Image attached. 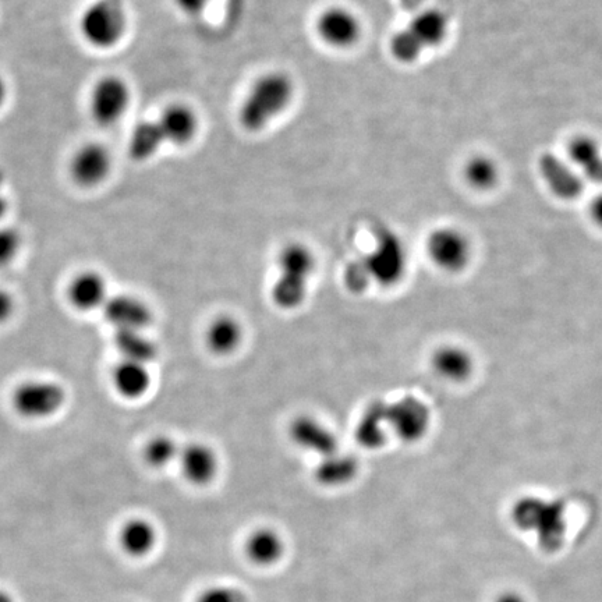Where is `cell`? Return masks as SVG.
Returning <instances> with one entry per match:
<instances>
[{"label":"cell","instance_id":"cell-28","mask_svg":"<svg viewBox=\"0 0 602 602\" xmlns=\"http://www.w3.org/2000/svg\"><path fill=\"white\" fill-rule=\"evenodd\" d=\"M115 346L122 360L150 364L158 354V347L144 331H115Z\"/></svg>","mask_w":602,"mask_h":602},{"label":"cell","instance_id":"cell-11","mask_svg":"<svg viewBox=\"0 0 602 602\" xmlns=\"http://www.w3.org/2000/svg\"><path fill=\"white\" fill-rule=\"evenodd\" d=\"M315 31L325 45L335 49H349L360 41L363 26L352 10L331 6L318 14Z\"/></svg>","mask_w":602,"mask_h":602},{"label":"cell","instance_id":"cell-18","mask_svg":"<svg viewBox=\"0 0 602 602\" xmlns=\"http://www.w3.org/2000/svg\"><path fill=\"white\" fill-rule=\"evenodd\" d=\"M431 367L438 377L449 382H463L472 377L474 359L472 353L459 345L438 347L431 356Z\"/></svg>","mask_w":602,"mask_h":602},{"label":"cell","instance_id":"cell-38","mask_svg":"<svg viewBox=\"0 0 602 602\" xmlns=\"http://www.w3.org/2000/svg\"><path fill=\"white\" fill-rule=\"evenodd\" d=\"M497 602H527L522 596L516 593H506L498 598Z\"/></svg>","mask_w":602,"mask_h":602},{"label":"cell","instance_id":"cell-27","mask_svg":"<svg viewBox=\"0 0 602 602\" xmlns=\"http://www.w3.org/2000/svg\"><path fill=\"white\" fill-rule=\"evenodd\" d=\"M164 141L159 136L155 119L138 123L129 138V157L134 162H147L161 151Z\"/></svg>","mask_w":602,"mask_h":602},{"label":"cell","instance_id":"cell-9","mask_svg":"<svg viewBox=\"0 0 602 602\" xmlns=\"http://www.w3.org/2000/svg\"><path fill=\"white\" fill-rule=\"evenodd\" d=\"M427 253L435 267L449 274L463 271L472 260V243L462 230L444 226L432 230Z\"/></svg>","mask_w":602,"mask_h":602},{"label":"cell","instance_id":"cell-24","mask_svg":"<svg viewBox=\"0 0 602 602\" xmlns=\"http://www.w3.org/2000/svg\"><path fill=\"white\" fill-rule=\"evenodd\" d=\"M120 545L131 557H147L157 545V529L148 520L136 517L122 526L119 534Z\"/></svg>","mask_w":602,"mask_h":602},{"label":"cell","instance_id":"cell-19","mask_svg":"<svg viewBox=\"0 0 602 602\" xmlns=\"http://www.w3.org/2000/svg\"><path fill=\"white\" fill-rule=\"evenodd\" d=\"M67 296L73 307L80 311H92L105 306L109 299L108 285L104 276L95 271L80 272L70 282Z\"/></svg>","mask_w":602,"mask_h":602},{"label":"cell","instance_id":"cell-7","mask_svg":"<svg viewBox=\"0 0 602 602\" xmlns=\"http://www.w3.org/2000/svg\"><path fill=\"white\" fill-rule=\"evenodd\" d=\"M12 403L14 410L24 419H49L65 406L66 391L55 381H27L14 389Z\"/></svg>","mask_w":602,"mask_h":602},{"label":"cell","instance_id":"cell-26","mask_svg":"<svg viewBox=\"0 0 602 602\" xmlns=\"http://www.w3.org/2000/svg\"><path fill=\"white\" fill-rule=\"evenodd\" d=\"M568 157L590 180L602 183V150L596 138H573L568 147Z\"/></svg>","mask_w":602,"mask_h":602},{"label":"cell","instance_id":"cell-34","mask_svg":"<svg viewBox=\"0 0 602 602\" xmlns=\"http://www.w3.org/2000/svg\"><path fill=\"white\" fill-rule=\"evenodd\" d=\"M14 313V300L9 292L0 289V325L5 324L12 318Z\"/></svg>","mask_w":602,"mask_h":602},{"label":"cell","instance_id":"cell-30","mask_svg":"<svg viewBox=\"0 0 602 602\" xmlns=\"http://www.w3.org/2000/svg\"><path fill=\"white\" fill-rule=\"evenodd\" d=\"M182 449L177 446L175 439L168 435H158L148 441L144 448V459L151 467L162 469L179 459Z\"/></svg>","mask_w":602,"mask_h":602},{"label":"cell","instance_id":"cell-23","mask_svg":"<svg viewBox=\"0 0 602 602\" xmlns=\"http://www.w3.org/2000/svg\"><path fill=\"white\" fill-rule=\"evenodd\" d=\"M357 474H359L357 459L341 451L321 458L314 470L315 481L327 488H338L352 483Z\"/></svg>","mask_w":602,"mask_h":602},{"label":"cell","instance_id":"cell-33","mask_svg":"<svg viewBox=\"0 0 602 602\" xmlns=\"http://www.w3.org/2000/svg\"><path fill=\"white\" fill-rule=\"evenodd\" d=\"M345 285L350 292L357 293V295L366 292V290L370 288V278H368L366 269H364L360 260L347 265L345 271Z\"/></svg>","mask_w":602,"mask_h":602},{"label":"cell","instance_id":"cell-36","mask_svg":"<svg viewBox=\"0 0 602 602\" xmlns=\"http://www.w3.org/2000/svg\"><path fill=\"white\" fill-rule=\"evenodd\" d=\"M590 215L593 221L602 228V193L591 201Z\"/></svg>","mask_w":602,"mask_h":602},{"label":"cell","instance_id":"cell-25","mask_svg":"<svg viewBox=\"0 0 602 602\" xmlns=\"http://www.w3.org/2000/svg\"><path fill=\"white\" fill-rule=\"evenodd\" d=\"M246 554L257 565L271 566L285 554V541L274 529H258L247 540Z\"/></svg>","mask_w":602,"mask_h":602},{"label":"cell","instance_id":"cell-17","mask_svg":"<svg viewBox=\"0 0 602 602\" xmlns=\"http://www.w3.org/2000/svg\"><path fill=\"white\" fill-rule=\"evenodd\" d=\"M387 410V402L375 400L361 414L356 431H354V437L361 448L375 451L387 444L389 432H391L388 427Z\"/></svg>","mask_w":602,"mask_h":602},{"label":"cell","instance_id":"cell-35","mask_svg":"<svg viewBox=\"0 0 602 602\" xmlns=\"http://www.w3.org/2000/svg\"><path fill=\"white\" fill-rule=\"evenodd\" d=\"M176 2L184 12L194 14L200 13L211 0H176Z\"/></svg>","mask_w":602,"mask_h":602},{"label":"cell","instance_id":"cell-32","mask_svg":"<svg viewBox=\"0 0 602 602\" xmlns=\"http://www.w3.org/2000/svg\"><path fill=\"white\" fill-rule=\"evenodd\" d=\"M196 602H247V597L236 587L214 586L201 593Z\"/></svg>","mask_w":602,"mask_h":602},{"label":"cell","instance_id":"cell-16","mask_svg":"<svg viewBox=\"0 0 602 602\" xmlns=\"http://www.w3.org/2000/svg\"><path fill=\"white\" fill-rule=\"evenodd\" d=\"M317 262L313 250L304 243L292 242L286 244L278 256L279 281L308 288Z\"/></svg>","mask_w":602,"mask_h":602},{"label":"cell","instance_id":"cell-15","mask_svg":"<svg viewBox=\"0 0 602 602\" xmlns=\"http://www.w3.org/2000/svg\"><path fill=\"white\" fill-rule=\"evenodd\" d=\"M177 460L186 480L198 487L212 483L219 472L218 453L204 442H191L180 451Z\"/></svg>","mask_w":602,"mask_h":602},{"label":"cell","instance_id":"cell-14","mask_svg":"<svg viewBox=\"0 0 602 602\" xmlns=\"http://www.w3.org/2000/svg\"><path fill=\"white\" fill-rule=\"evenodd\" d=\"M102 308L106 321L115 331H145L152 322L150 306L137 296H109Z\"/></svg>","mask_w":602,"mask_h":602},{"label":"cell","instance_id":"cell-10","mask_svg":"<svg viewBox=\"0 0 602 602\" xmlns=\"http://www.w3.org/2000/svg\"><path fill=\"white\" fill-rule=\"evenodd\" d=\"M389 431L407 444H414L426 437L431 427V412L426 403L416 396L388 403Z\"/></svg>","mask_w":602,"mask_h":602},{"label":"cell","instance_id":"cell-12","mask_svg":"<svg viewBox=\"0 0 602 602\" xmlns=\"http://www.w3.org/2000/svg\"><path fill=\"white\" fill-rule=\"evenodd\" d=\"M289 437L300 449L313 452L320 458L339 452V441L335 432L317 417L308 414L296 417L290 423Z\"/></svg>","mask_w":602,"mask_h":602},{"label":"cell","instance_id":"cell-4","mask_svg":"<svg viewBox=\"0 0 602 602\" xmlns=\"http://www.w3.org/2000/svg\"><path fill=\"white\" fill-rule=\"evenodd\" d=\"M516 526L536 534L538 543L547 551L558 550L565 537V508L559 501L537 497L523 498L513 509Z\"/></svg>","mask_w":602,"mask_h":602},{"label":"cell","instance_id":"cell-3","mask_svg":"<svg viewBox=\"0 0 602 602\" xmlns=\"http://www.w3.org/2000/svg\"><path fill=\"white\" fill-rule=\"evenodd\" d=\"M449 30V19L439 9H426L413 17L402 30L393 35L389 49L393 59L402 65L417 62L428 49L445 41Z\"/></svg>","mask_w":602,"mask_h":602},{"label":"cell","instance_id":"cell-20","mask_svg":"<svg viewBox=\"0 0 602 602\" xmlns=\"http://www.w3.org/2000/svg\"><path fill=\"white\" fill-rule=\"evenodd\" d=\"M204 339L208 350L215 356H230L242 345V324L233 315H218L205 329Z\"/></svg>","mask_w":602,"mask_h":602},{"label":"cell","instance_id":"cell-13","mask_svg":"<svg viewBox=\"0 0 602 602\" xmlns=\"http://www.w3.org/2000/svg\"><path fill=\"white\" fill-rule=\"evenodd\" d=\"M155 123L165 145H176V147L190 144L200 129V119L196 111L183 102L165 106L155 118Z\"/></svg>","mask_w":602,"mask_h":602},{"label":"cell","instance_id":"cell-8","mask_svg":"<svg viewBox=\"0 0 602 602\" xmlns=\"http://www.w3.org/2000/svg\"><path fill=\"white\" fill-rule=\"evenodd\" d=\"M113 171V157L105 144L91 141L80 145L69 161V176L77 187L97 189L109 179Z\"/></svg>","mask_w":602,"mask_h":602},{"label":"cell","instance_id":"cell-6","mask_svg":"<svg viewBox=\"0 0 602 602\" xmlns=\"http://www.w3.org/2000/svg\"><path fill=\"white\" fill-rule=\"evenodd\" d=\"M133 92L129 83L118 74L99 77L91 88L88 111L95 125L113 127L125 118L131 105Z\"/></svg>","mask_w":602,"mask_h":602},{"label":"cell","instance_id":"cell-1","mask_svg":"<svg viewBox=\"0 0 602 602\" xmlns=\"http://www.w3.org/2000/svg\"><path fill=\"white\" fill-rule=\"evenodd\" d=\"M295 92V81L288 73L274 70V72L261 74L251 84L240 104L237 113L240 126L249 133H258L267 129L289 108Z\"/></svg>","mask_w":602,"mask_h":602},{"label":"cell","instance_id":"cell-40","mask_svg":"<svg viewBox=\"0 0 602 602\" xmlns=\"http://www.w3.org/2000/svg\"><path fill=\"white\" fill-rule=\"evenodd\" d=\"M0 602H14L13 598L9 596V594L5 593V591H0Z\"/></svg>","mask_w":602,"mask_h":602},{"label":"cell","instance_id":"cell-39","mask_svg":"<svg viewBox=\"0 0 602 602\" xmlns=\"http://www.w3.org/2000/svg\"><path fill=\"white\" fill-rule=\"evenodd\" d=\"M421 2H423V0H400V3H402L403 6L406 7V9H417V7H419L421 5Z\"/></svg>","mask_w":602,"mask_h":602},{"label":"cell","instance_id":"cell-29","mask_svg":"<svg viewBox=\"0 0 602 602\" xmlns=\"http://www.w3.org/2000/svg\"><path fill=\"white\" fill-rule=\"evenodd\" d=\"M466 182L476 190H490L499 180L498 165L485 155L470 158L465 166Z\"/></svg>","mask_w":602,"mask_h":602},{"label":"cell","instance_id":"cell-5","mask_svg":"<svg viewBox=\"0 0 602 602\" xmlns=\"http://www.w3.org/2000/svg\"><path fill=\"white\" fill-rule=\"evenodd\" d=\"M371 285L393 288L405 278L409 256L405 242L392 229L384 228L375 236L373 249L360 258Z\"/></svg>","mask_w":602,"mask_h":602},{"label":"cell","instance_id":"cell-2","mask_svg":"<svg viewBox=\"0 0 602 602\" xmlns=\"http://www.w3.org/2000/svg\"><path fill=\"white\" fill-rule=\"evenodd\" d=\"M129 28L125 0H94L81 12L79 34L95 51H112L122 44Z\"/></svg>","mask_w":602,"mask_h":602},{"label":"cell","instance_id":"cell-31","mask_svg":"<svg viewBox=\"0 0 602 602\" xmlns=\"http://www.w3.org/2000/svg\"><path fill=\"white\" fill-rule=\"evenodd\" d=\"M23 239L14 228L9 226H0V268L12 264L19 256Z\"/></svg>","mask_w":602,"mask_h":602},{"label":"cell","instance_id":"cell-21","mask_svg":"<svg viewBox=\"0 0 602 602\" xmlns=\"http://www.w3.org/2000/svg\"><path fill=\"white\" fill-rule=\"evenodd\" d=\"M540 171L550 189L561 198H575L582 194L583 179L573 171L572 166L552 154H544L540 159Z\"/></svg>","mask_w":602,"mask_h":602},{"label":"cell","instance_id":"cell-22","mask_svg":"<svg viewBox=\"0 0 602 602\" xmlns=\"http://www.w3.org/2000/svg\"><path fill=\"white\" fill-rule=\"evenodd\" d=\"M113 387L125 399H140L150 391L152 377L147 364L122 360L112 374Z\"/></svg>","mask_w":602,"mask_h":602},{"label":"cell","instance_id":"cell-37","mask_svg":"<svg viewBox=\"0 0 602 602\" xmlns=\"http://www.w3.org/2000/svg\"><path fill=\"white\" fill-rule=\"evenodd\" d=\"M7 98H9V86H7L5 77L0 74V111L5 108Z\"/></svg>","mask_w":602,"mask_h":602}]
</instances>
